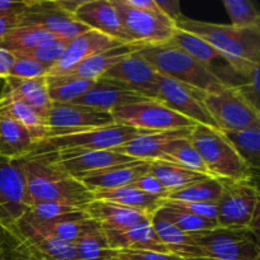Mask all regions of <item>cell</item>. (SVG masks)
<instances>
[{"mask_svg": "<svg viewBox=\"0 0 260 260\" xmlns=\"http://www.w3.org/2000/svg\"><path fill=\"white\" fill-rule=\"evenodd\" d=\"M192 128L193 127L172 131L142 132L126 144L112 150L135 160L154 161L169 152L178 142L189 139Z\"/></svg>", "mask_w": 260, "mask_h": 260, "instance_id": "2e32d148", "label": "cell"}, {"mask_svg": "<svg viewBox=\"0 0 260 260\" xmlns=\"http://www.w3.org/2000/svg\"><path fill=\"white\" fill-rule=\"evenodd\" d=\"M222 193L217 202L218 228L250 229L258 234L259 189L255 180H221Z\"/></svg>", "mask_w": 260, "mask_h": 260, "instance_id": "8992f818", "label": "cell"}, {"mask_svg": "<svg viewBox=\"0 0 260 260\" xmlns=\"http://www.w3.org/2000/svg\"><path fill=\"white\" fill-rule=\"evenodd\" d=\"M121 18L124 30L132 42L156 46L169 42L177 30L173 20L161 10H141L129 7L124 0H112Z\"/></svg>", "mask_w": 260, "mask_h": 260, "instance_id": "ba28073f", "label": "cell"}, {"mask_svg": "<svg viewBox=\"0 0 260 260\" xmlns=\"http://www.w3.org/2000/svg\"><path fill=\"white\" fill-rule=\"evenodd\" d=\"M205 104L220 132L260 126V112L233 88L206 93Z\"/></svg>", "mask_w": 260, "mask_h": 260, "instance_id": "8fae6325", "label": "cell"}, {"mask_svg": "<svg viewBox=\"0 0 260 260\" xmlns=\"http://www.w3.org/2000/svg\"><path fill=\"white\" fill-rule=\"evenodd\" d=\"M259 71L260 65L256 66L249 75L241 76L236 85L233 89H235L254 109L260 112L259 102H260V91H259Z\"/></svg>", "mask_w": 260, "mask_h": 260, "instance_id": "ee69618b", "label": "cell"}, {"mask_svg": "<svg viewBox=\"0 0 260 260\" xmlns=\"http://www.w3.org/2000/svg\"><path fill=\"white\" fill-rule=\"evenodd\" d=\"M165 17L169 18L174 23H177L180 18H183L182 10H180V2L178 0H155Z\"/></svg>", "mask_w": 260, "mask_h": 260, "instance_id": "c3c4849f", "label": "cell"}, {"mask_svg": "<svg viewBox=\"0 0 260 260\" xmlns=\"http://www.w3.org/2000/svg\"><path fill=\"white\" fill-rule=\"evenodd\" d=\"M137 52L159 75L165 78L173 79L205 93H215L229 88L210 69L170 42L145 46Z\"/></svg>", "mask_w": 260, "mask_h": 260, "instance_id": "3957f363", "label": "cell"}, {"mask_svg": "<svg viewBox=\"0 0 260 260\" xmlns=\"http://www.w3.org/2000/svg\"><path fill=\"white\" fill-rule=\"evenodd\" d=\"M32 135L0 104V156L17 160L32 151Z\"/></svg>", "mask_w": 260, "mask_h": 260, "instance_id": "484cf974", "label": "cell"}, {"mask_svg": "<svg viewBox=\"0 0 260 260\" xmlns=\"http://www.w3.org/2000/svg\"><path fill=\"white\" fill-rule=\"evenodd\" d=\"M190 142L200 154L208 175L218 180L253 179L254 173L246 167L221 135L220 131L203 124H194Z\"/></svg>", "mask_w": 260, "mask_h": 260, "instance_id": "5b68a950", "label": "cell"}, {"mask_svg": "<svg viewBox=\"0 0 260 260\" xmlns=\"http://www.w3.org/2000/svg\"><path fill=\"white\" fill-rule=\"evenodd\" d=\"M117 260H187L170 253L157 251H118Z\"/></svg>", "mask_w": 260, "mask_h": 260, "instance_id": "7dc6e473", "label": "cell"}, {"mask_svg": "<svg viewBox=\"0 0 260 260\" xmlns=\"http://www.w3.org/2000/svg\"><path fill=\"white\" fill-rule=\"evenodd\" d=\"M68 43L69 41L66 40L53 38V40L47 41V42L42 43V45H40L38 47L33 48L32 51H28V52L24 53H17V55H24L28 56V57H32L33 60L38 61V62H41L42 65L51 69L61 58Z\"/></svg>", "mask_w": 260, "mask_h": 260, "instance_id": "b9f144b4", "label": "cell"}, {"mask_svg": "<svg viewBox=\"0 0 260 260\" xmlns=\"http://www.w3.org/2000/svg\"><path fill=\"white\" fill-rule=\"evenodd\" d=\"M201 258L216 260H260L258 234L250 229L216 228L190 234Z\"/></svg>", "mask_w": 260, "mask_h": 260, "instance_id": "52a82bcc", "label": "cell"}, {"mask_svg": "<svg viewBox=\"0 0 260 260\" xmlns=\"http://www.w3.org/2000/svg\"><path fill=\"white\" fill-rule=\"evenodd\" d=\"M19 14V13H18ZM18 14H7L0 15V38L10 30L12 28L18 25Z\"/></svg>", "mask_w": 260, "mask_h": 260, "instance_id": "816d5d0a", "label": "cell"}, {"mask_svg": "<svg viewBox=\"0 0 260 260\" xmlns=\"http://www.w3.org/2000/svg\"><path fill=\"white\" fill-rule=\"evenodd\" d=\"M27 243L47 260H78L75 245L60 240L24 217L15 225Z\"/></svg>", "mask_w": 260, "mask_h": 260, "instance_id": "cb8c5ba5", "label": "cell"}, {"mask_svg": "<svg viewBox=\"0 0 260 260\" xmlns=\"http://www.w3.org/2000/svg\"><path fill=\"white\" fill-rule=\"evenodd\" d=\"M119 45H123V43L106 35H102L96 30H86V32L79 35L78 37L69 41L61 58L50 69L46 76L65 75L66 73L73 70L76 65L85 61L86 58L103 52V51L111 50Z\"/></svg>", "mask_w": 260, "mask_h": 260, "instance_id": "ac0fdd59", "label": "cell"}, {"mask_svg": "<svg viewBox=\"0 0 260 260\" xmlns=\"http://www.w3.org/2000/svg\"><path fill=\"white\" fill-rule=\"evenodd\" d=\"M86 215V207H79L63 202H40L29 206L24 218L33 223H46Z\"/></svg>", "mask_w": 260, "mask_h": 260, "instance_id": "8d00e7d4", "label": "cell"}, {"mask_svg": "<svg viewBox=\"0 0 260 260\" xmlns=\"http://www.w3.org/2000/svg\"><path fill=\"white\" fill-rule=\"evenodd\" d=\"M102 78L116 81L152 101H157L159 74L139 52H134L109 69Z\"/></svg>", "mask_w": 260, "mask_h": 260, "instance_id": "9a60e30c", "label": "cell"}, {"mask_svg": "<svg viewBox=\"0 0 260 260\" xmlns=\"http://www.w3.org/2000/svg\"><path fill=\"white\" fill-rule=\"evenodd\" d=\"M0 96H12L32 107L41 116L47 119L52 101L48 94V85L46 76L37 79H15L8 78Z\"/></svg>", "mask_w": 260, "mask_h": 260, "instance_id": "603a6c76", "label": "cell"}, {"mask_svg": "<svg viewBox=\"0 0 260 260\" xmlns=\"http://www.w3.org/2000/svg\"><path fill=\"white\" fill-rule=\"evenodd\" d=\"M151 223L155 233L157 234L162 244L167 246L169 253L187 260L201 258V251L197 248V245H196L192 235L178 230L175 226L168 222L157 212L152 215Z\"/></svg>", "mask_w": 260, "mask_h": 260, "instance_id": "f1b7e54d", "label": "cell"}, {"mask_svg": "<svg viewBox=\"0 0 260 260\" xmlns=\"http://www.w3.org/2000/svg\"><path fill=\"white\" fill-rule=\"evenodd\" d=\"M29 206L24 178L17 160L0 156V226L17 225Z\"/></svg>", "mask_w": 260, "mask_h": 260, "instance_id": "5bb4252c", "label": "cell"}, {"mask_svg": "<svg viewBox=\"0 0 260 260\" xmlns=\"http://www.w3.org/2000/svg\"><path fill=\"white\" fill-rule=\"evenodd\" d=\"M74 245L78 260H117L118 255V251L108 245L101 226L83 236Z\"/></svg>", "mask_w": 260, "mask_h": 260, "instance_id": "74e56055", "label": "cell"}, {"mask_svg": "<svg viewBox=\"0 0 260 260\" xmlns=\"http://www.w3.org/2000/svg\"><path fill=\"white\" fill-rule=\"evenodd\" d=\"M114 123L146 132L190 128L196 123L157 101H146L121 107L111 112Z\"/></svg>", "mask_w": 260, "mask_h": 260, "instance_id": "9c48e42d", "label": "cell"}, {"mask_svg": "<svg viewBox=\"0 0 260 260\" xmlns=\"http://www.w3.org/2000/svg\"><path fill=\"white\" fill-rule=\"evenodd\" d=\"M150 164L151 161L132 160L129 162L113 165V167L90 173V174L79 178L78 180L91 193L126 187V185L134 184L142 175L147 174L150 172Z\"/></svg>", "mask_w": 260, "mask_h": 260, "instance_id": "ffe728a7", "label": "cell"}, {"mask_svg": "<svg viewBox=\"0 0 260 260\" xmlns=\"http://www.w3.org/2000/svg\"><path fill=\"white\" fill-rule=\"evenodd\" d=\"M103 230V229H102ZM108 245L117 251H157L169 253L152 228L151 220L126 229L103 230ZM172 254V253H170Z\"/></svg>", "mask_w": 260, "mask_h": 260, "instance_id": "44dd1931", "label": "cell"}, {"mask_svg": "<svg viewBox=\"0 0 260 260\" xmlns=\"http://www.w3.org/2000/svg\"><path fill=\"white\" fill-rule=\"evenodd\" d=\"M146 101H152V99L131 90L116 81L101 78L96 80L95 85L90 90L86 91L83 96L76 99L73 103L111 113L114 109L121 108V107Z\"/></svg>", "mask_w": 260, "mask_h": 260, "instance_id": "d6986e66", "label": "cell"}, {"mask_svg": "<svg viewBox=\"0 0 260 260\" xmlns=\"http://www.w3.org/2000/svg\"><path fill=\"white\" fill-rule=\"evenodd\" d=\"M46 80L52 103H73L90 90L96 83V80L69 75L46 76Z\"/></svg>", "mask_w": 260, "mask_h": 260, "instance_id": "836d02e7", "label": "cell"}, {"mask_svg": "<svg viewBox=\"0 0 260 260\" xmlns=\"http://www.w3.org/2000/svg\"><path fill=\"white\" fill-rule=\"evenodd\" d=\"M86 213L103 230L131 228L137 223L150 221L152 217V215H147L141 211L131 210V208L95 200L86 206Z\"/></svg>", "mask_w": 260, "mask_h": 260, "instance_id": "d4e9b609", "label": "cell"}, {"mask_svg": "<svg viewBox=\"0 0 260 260\" xmlns=\"http://www.w3.org/2000/svg\"><path fill=\"white\" fill-rule=\"evenodd\" d=\"M175 25L212 46L240 75H249L260 65V27L236 28L187 17L180 18Z\"/></svg>", "mask_w": 260, "mask_h": 260, "instance_id": "7a4b0ae2", "label": "cell"}, {"mask_svg": "<svg viewBox=\"0 0 260 260\" xmlns=\"http://www.w3.org/2000/svg\"><path fill=\"white\" fill-rule=\"evenodd\" d=\"M159 161L169 162V164L178 165V167L185 168V169L194 170V172L202 173V174L208 175L207 169L201 159L200 154L190 142V137L187 140L178 142L169 152L162 155ZM210 177V175H208Z\"/></svg>", "mask_w": 260, "mask_h": 260, "instance_id": "ab89813d", "label": "cell"}, {"mask_svg": "<svg viewBox=\"0 0 260 260\" xmlns=\"http://www.w3.org/2000/svg\"><path fill=\"white\" fill-rule=\"evenodd\" d=\"M74 17L89 29L96 30L122 43H135L124 30L112 0H83Z\"/></svg>", "mask_w": 260, "mask_h": 260, "instance_id": "e0dca14e", "label": "cell"}, {"mask_svg": "<svg viewBox=\"0 0 260 260\" xmlns=\"http://www.w3.org/2000/svg\"><path fill=\"white\" fill-rule=\"evenodd\" d=\"M188 260H216V259H210V258H194V259H188Z\"/></svg>", "mask_w": 260, "mask_h": 260, "instance_id": "db71d44e", "label": "cell"}, {"mask_svg": "<svg viewBox=\"0 0 260 260\" xmlns=\"http://www.w3.org/2000/svg\"><path fill=\"white\" fill-rule=\"evenodd\" d=\"M222 193L221 180L215 178H207L201 182L193 183L188 187L168 193L164 200L178 201V202H196V203H217Z\"/></svg>", "mask_w": 260, "mask_h": 260, "instance_id": "d590c367", "label": "cell"}, {"mask_svg": "<svg viewBox=\"0 0 260 260\" xmlns=\"http://www.w3.org/2000/svg\"><path fill=\"white\" fill-rule=\"evenodd\" d=\"M112 124L116 123L109 112L75 103H52L47 116V137L103 128Z\"/></svg>", "mask_w": 260, "mask_h": 260, "instance_id": "4fadbf2b", "label": "cell"}, {"mask_svg": "<svg viewBox=\"0 0 260 260\" xmlns=\"http://www.w3.org/2000/svg\"><path fill=\"white\" fill-rule=\"evenodd\" d=\"M129 7L141 10H160L155 0H124Z\"/></svg>", "mask_w": 260, "mask_h": 260, "instance_id": "f5cc1de1", "label": "cell"}, {"mask_svg": "<svg viewBox=\"0 0 260 260\" xmlns=\"http://www.w3.org/2000/svg\"><path fill=\"white\" fill-rule=\"evenodd\" d=\"M50 69L38 61L24 55H15L14 65L9 78L15 79H37L47 75Z\"/></svg>", "mask_w": 260, "mask_h": 260, "instance_id": "7bdbcfd3", "label": "cell"}, {"mask_svg": "<svg viewBox=\"0 0 260 260\" xmlns=\"http://www.w3.org/2000/svg\"><path fill=\"white\" fill-rule=\"evenodd\" d=\"M52 35L46 30L37 27H18L12 28L8 30L2 38H0V47L10 51L14 55L17 53H24L32 51L33 48L38 47L47 41L53 40Z\"/></svg>", "mask_w": 260, "mask_h": 260, "instance_id": "e575fe53", "label": "cell"}, {"mask_svg": "<svg viewBox=\"0 0 260 260\" xmlns=\"http://www.w3.org/2000/svg\"><path fill=\"white\" fill-rule=\"evenodd\" d=\"M223 7L230 17L233 27H260V14L254 3L250 0H223Z\"/></svg>", "mask_w": 260, "mask_h": 260, "instance_id": "60d3db41", "label": "cell"}, {"mask_svg": "<svg viewBox=\"0 0 260 260\" xmlns=\"http://www.w3.org/2000/svg\"><path fill=\"white\" fill-rule=\"evenodd\" d=\"M142 132L146 131H140L121 124H112L103 128L88 129V131L63 135V136L47 137L42 141L36 142L32 151L28 155L65 156V155L83 154L95 150H112L126 144Z\"/></svg>", "mask_w": 260, "mask_h": 260, "instance_id": "277c9868", "label": "cell"}, {"mask_svg": "<svg viewBox=\"0 0 260 260\" xmlns=\"http://www.w3.org/2000/svg\"><path fill=\"white\" fill-rule=\"evenodd\" d=\"M132 187L136 188V189L141 190L142 193H146V194L152 196V197H157V198H167L168 196V190L160 184L159 180L151 174V173H147V174L142 175L141 178L136 180L134 184H131Z\"/></svg>", "mask_w": 260, "mask_h": 260, "instance_id": "bcb514c9", "label": "cell"}, {"mask_svg": "<svg viewBox=\"0 0 260 260\" xmlns=\"http://www.w3.org/2000/svg\"><path fill=\"white\" fill-rule=\"evenodd\" d=\"M156 212L162 218H165L168 222L175 226L178 230L183 231L185 234H189V235L190 234L202 233V231H208L218 228L216 221L198 217V216L190 215V213L184 212L182 210H178V208H173L170 206L161 205Z\"/></svg>", "mask_w": 260, "mask_h": 260, "instance_id": "f35d334b", "label": "cell"}, {"mask_svg": "<svg viewBox=\"0 0 260 260\" xmlns=\"http://www.w3.org/2000/svg\"><path fill=\"white\" fill-rule=\"evenodd\" d=\"M25 2H12V0H0V15L18 14L24 7Z\"/></svg>", "mask_w": 260, "mask_h": 260, "instance_id": "f907efd6", "label": "cell"}, {"mask_svg": "<svg viewBox=\"0 0 260 260\" xmlns=\"http://www.w3.org/2000/svg\"><path fill=\"white\" fill-rule=\"evenodd\" d=\"M93 198L95 201L113 203V205L122 206V207L131 208V210L141 211L147 215H154L160 208L161 198L152 197V196L142 193L132 185L114 188V189L98 190L93 193Z\"/></svg>", "mask_w": 260, "mask_h": 260, "instance_id": "83f0119b", "label": "cell"}, {"mask_svg": "<svg viewBox=\"0 0 260 260\" xmlns=\"http://www.w3.org/2000/svg\"><path fill=\"white\" fill-rule=\"evenodd\" d=\"M48 156H51V155H48ZM51 157L55 160L56 164L63 172H66L76 179L86 174H90V173L113 167V165L123 164V162H129L135 160L118 154L113 150H95V151H88L83 152V154Z\"/></svg>", "mask_w": 260, "mask_h": 260, "instance_id": "7402d4cb", "label": "cell"}, {"mask_svg": "<svg viewBox=\"0 0 260 260\" xmlns=\"http://www.w3.org/2000/svg\"><path fill=\"white\" fill-rule=\"evenodd\" d=\"M205 91L159 75L157 79V102L172 111L182 114L196 124L217 129L205 104Z\"/></svg>", "mask_w": 260, "mask_h": 260, "instance_id": "7c38bea8", "label": "cell"}, {"mask_svg": "<svg viewBox=\"0 0 260 260\" xmlns=\"http://www.w3.org/2000/svg\"><path fill=\"white\" fill-rule=\"evenodd\" d=\"M18 25L41 28L53 37L66 41H71L89 30V28L78 22L73 14L61 8L57 0L25 2L24 7L18 14Z\"/></svg>", "mask_w": 260, "mask_h": 260, "instance_id": "30bf717a", "label": "cell"}, {"mask_svg": "<svg viewBox=\"0 0 260 260\" xmlns=\"http://www.w3.org/2000/svg\"><path fill=\"white\" fill-rule=\"evenodd\" d=\"M14 53L0 47V79L2 80H7L10 76V71L14 65Z\"/></svg>", "mask_w": 260, "mask_h": 260, "instance_id": "681fc988", "label": "cell"}, {"mask_svg": "<svg viewBox=\"0 0 260 260\" xmlns=\"http://www.w3.org/2000/svg\"><path fill=\"white\" fill-rule=\"evenodd\" d=\"M170 206L173 208H178L190 215L198 217L207 218V220L216 221L217 218V203H196V202H178V201L161 200L160 206Z\"/></svg>", "mask_w": 260, "mask_h": 260, "instance_id": "f6af8a7d", "label": "cell"}, {"mask_svg": "<svg viewBox=\"0 0 260 260\" xmlns=\"http://www.w3.org/2000/svg\"><path fill=\"white\" fill-rule=\"evenodd\" d=\"M35 225L42 229L46 233L51 234L55 238L70 244H76L86 234L99 228L98 223L91 220L88 215L79 216V217L62 218V220L52 221V222L35 223Z\"/></svg>", "mask_w": 260, "mask_h": 260, "instance_id": "d6a6232c", "label": "cell"}, {"mask_svg": "<svg viewBox=\"0 0 260 260\" xmlns=\"http://www.w3.org/2000/svg\"><path fill=\"white\" fill-rule=\"evenodd\" d=\"M17 164L24 178L29 205L63 202L86 207L94 201L93 193L48 155H25L17 159Z\"/></svg>", "mask_w": 260, "mask_h": 260, "instance_id": "6da1fadb", "label": "cell"}, {"mask_svg": "<svg viewBox=\"0 0 260 260\" xmlns=\"http://www.w3.org/2000/svg\"><path fill=\"white\" fill-rule=\"evenodd\" d=\"M226 141L231 145L244 164L256 172L260 165V126L239 131L221 132Z\"/></svg>", "mask_w": 260, "mask_h": 260, "instance_id": "f546056e", "label": "cell"}, {"mask_svg": "<svg viewBox=\"0 0 260 260\" xmlns=\"http://www.w3.org/2000/svg\"><path fill=\"white\" fill-rule=\"evenodd\" d=\"M0 260H3V258H2V255H0Z\"/></svg>", "mask_w": 260, "mask_h": 260, "instance_id": "11a10c76", "label": "cell"}, {"mask_svg": "<svg viewBox=\"0 0 260 260\" xmlns=\"http://www.w3.org/2000/svg\"><path fill=\"white\" fill-rule=\"evenodd\" d=\"M150 173L159 180L160 184L168 190V193L175 192V190L188 187L193 183L211 178L208 175L202 174V173L185 169V168L169 164V162L159 161V160L151 161Z\"/></svg>", "mask_w": 260, "mask_h": 260, "instance_id": "4dcf8cb0", "label": "cell"}, {"mask_svg": "<svg viewBox=\"0 0 260 260\" xmlns=\"http://www.w3.org/2000/svg\"><path fill=\"white\" fill-rule=\"evenodd\" d=\"M0 104L9 112L15 121L19 122L32 135L35 142H40L47 137V119L41 116L32 107L12 96H0Z\"/></svg>", "mask_w": 260, "mask_h": 260, "instance_id": "1f68e13d", "label": "cell"}, {"mask_svg": "<svg viewBox=\"0 0 260 260\" xmlns=\"http://www.w3.org/2000/svg\"><path fill=\"white\" fill-rule=\"evenodd\" d=\"M145 47L141 43H123L111 50L103 51L101 53L86 58L85 61L76 65L73 70L66 73L65 75L75 76L80 79H89V80H98L101 79L109 69L123 60L124 57L129 56L131 53L137 52Z\"/></svg>", "mask_w": 260, "mask_h": 260, "instance_id": "4316f807", "label": "cell"}]
</instances>
